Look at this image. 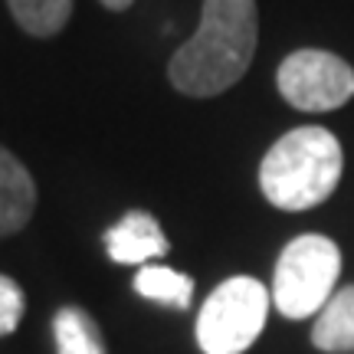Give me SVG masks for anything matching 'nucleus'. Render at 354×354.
I'll return each instance as SVG.
<instances>
[{
  "instance_id": "5",
  "label": "nucleus",
  "mask_w": 354,
  "mask_h": 354,
  "mask_svg": "<svg viewBox=\"0 0 354 354\" xmlns=\"http://www.w3.org/2000/svg\"><path fill=\"white\" fill-rule=\"evenodd\" d=\"M276 86L299 112H335L354 99V69L328 50H295L279 63Z\"/></svg>"
},
{
  "instance_id": "1",
  "label": "nucleus",
  "mask_w": 354,
  "mask_h": 354,
  "mask_svg": "<svg viewBox=\"0 0 354 354\" xmlns=\"http://www.w3.org/2000/svg\"><path fill=\"white\" fill-rule=\"evenodd\" d=\"M259 43L256 0H203L201 26L171 56L167 79L180 95L214 99L246 76Z\"/></svg>"
},
{
  "instance_id": "6",
  "label": "nucleus",
  "mask_w": 354,
  "mask_h": 354,
  "mask_svg": "<svg viewBox=\"0 0 354 354\" xmlns=\"http://www.w3.org/2000/svg\"><path fill=\"white\" fill-rule=\"evenodd\" d=\"M105 250L115 263L122 266H145L148 259L165 256L167 246L165 230L158 227V220L145 210H131L105 233Z\"/></svg>"
},
{
  "instance_id": "12",
  "label": "nucleus",
  "mask_w": 354,
  "mask_h": 354,
  "mask_svg": "<svg viewBox=\"0 0 354 354\" xmlns=\"http://www.w3.org/2000/svg\"><path fill=\"white\" fill-rule=\"evenodd\" d=\"M20 318H24V292L10 276L0 272V338L13 335Z\"/></svg>"
},
{
  "instance_id": "9",
  "label": "nucleus",
  "mask_w": 354,
  "mask_h": 354,
  "mask_svg": "<svg viewBox=\"0 0 354 354\" xmlns=\"http://www.w3.org/2000/svg\"><path fill=\"white\" fill-rule=\"evenodd\" d=\"M53 331H56V348L59 354H105L99 325L86 308L66 305L53 318Z\"/></svg>"
},
{
  "instance_id": "7",
  "label": "nucleus",
  "mask_w": 354,
  "mask_h": 354,
  "mask_svg": "<svg viewBox=\"0 0 354 354\" xmlns=\"http://www.w3.org/2000/svg\"><path fill=\"white\" fill-rule=\"evenodd\" d=\"M37 210V184L24 161L0 148V236H10L30 223Z\"/></svg>"
},
{
  "instance_id": "13",
  "label": "nucleus",
  "mask_w": 354,
  "mask_h": 354,
  "mask_svg": "<svg viewBox=\"0 0 354 354\" xmlns=\"http://www.w3.org/2000/svg\"><path fill=\"white\" fill-rule=\"evenodd\" d=\"M99 3L105 7V10H128L135 0H99Z\"/></svg>"
},
{
  "instance_id": "10",
  "label": "nucleus",
  "mask_w": 354,
  "mask_h": 354,
  "mask_svg": "<svg viewBox=\"0 0 354 354\" xmlns=\"http://www.w3.org/2000/svg\"><path fill=\"white\" fill-rule=\"evenodd\" d=\"M7 3L13 20L30 37H56L73 17V0H7Z\"/></svg>"
},
{
  "instance_id": "11",
  "label": "nucleus",
  "mask_w": 354,
  "mask_h": 354,
  "mask_svg": "<svg viewBox=\"0 0 354 354\" xmlns=\"http://www.w3.org/2000/svg\"><path fill=\"white\" fill-rule=\"evenodd\" d=\"M135 292L145 299H154V302L187 308L190 295H194V279H187L177 269H167V266H141V272L135 276Z\"/></svg>"
},
{
  "instance_id": "4",
  "label": "nucleus",
  "mask_w": 354,
  "mask_h": 354,
  "mask_svg": "<svg viewBox=\"0 0 354 354\" xmlns=\"http://www.w3.org/2000/svg\"><path fill=\"white\" fill-rule=\"evenodd\" d=\"M272 295L259 279L233 276L220 282L197 315V344L203 354H243L263 335Z\"/></svg>"
},
{
  "instance_id": "2",
  "label": "nucleus",
  "mask_w": 354,
  "mask_h": 354,
  "mask_svg": "<svg viewBox=\"0 0 354 354\" xmlns=\"http://www.w3.org/2000/svg\"><path fill=\"white\" fill-rule=\"evenodd\" d=\"M344 171L342 141L322 125L286 131L259 165V190L279 210L302 214L335 194Z\"/></svg>"
},
{
  "instance_id": "8",
  "label": "nucleus",
  "mask_w": 354,
  "mask_h": 354,
  "mask_svg": "<svg viewBox=\"0 0 354 354\" xmlns=\"http://www.w3.org/2000/svg\"><path fill=\"white\" fill-rule=\"evenodd\" d=\"M312 344L325 354L354 351V286L331 295L312 325Z\"/></svg>"
},
{
  "instance_id": "3",
  "label": "nucleus",
  "mask_w": 354,
  "mask_h": 354,
  "mask_svg": "<svg viewBox=\"0 0 354 354\" xmlns=\"http://www.w3.org/2000/svg\"><path fill=\"white\" fill-rule=\"evenodd\" d=\"M342 272L338 243L322 233H302L279 253L272 272V305L286 318L318 315L335 295V282Z\"/></svg>"
}]
</instances>
